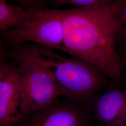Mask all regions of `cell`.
<instances>
[{
  "mask_svg": "<svg viewBox=\"0 0 126 126\" xmlns=\"http://www.w3.org/2000/svg\"><path fill=\"white\" fill-rule=\"evenodd\" d=\"M126 0L63 10L62 51L94 65L113 82L123 80L124 70L117 50L123 26L119 14Z\"/></svg>",
  "mask_w": 126,
  "mask_h": 126,
  "instance_id": "cell-1",
  "label": "cell"
},
{
  "mask_svg": "<svg viewBox=\"0 0 126 126\" xmlns=\"http://www.w3.org/2000/svg\"><path fill=\"white\" fill-rule=\"evenodd\" d=\"M13 47L45 68L61 88L63 96L74 101L90 108L95 97L108 86V77L84 60L64 57L44 45L24 44Z\"/></svg>",
  "mask_w": 126,
  "mask_h": 126,
  "instance_id": "cell-2",
  "label": "cell"
},
{
  "mask_svg": "<svg viewBox=\"0 0 126 126\" xmlns=\"http://www.w3.org/2000/svg\"><path fill=\"white\" fill-rule=\"evenodd\" d=\"M1 55L14 61L22 81L28 115L63 96L62 90L45 68L14 47L1 50Z\"/></svg>",
  "mask_w": 126,
  "mask_h": 126,
  "instance_id": "cell-3",
  "label": "cell"
},
{
  "mask_svg": "<svg viewBox=\"0 0 126 126\" xmlns=\"http://www.w3.org/2000/svg\"><path fill=\"white\" fill-rule=\"evenodd\" d=\"M29 16L22 25L2 32L3 41L15 46L31 42L62 51L64 36L63 10L31 7Z\"/></svg>",
  "mask_w": 126,
  "mask_h": 126,
  "instance_id": "cell-4",
  "label": "cell"
},
{
  "mask_svg": "<svg viewBox=\"0 0 126 126\" xmlns=\"http://www.w3.org/2000/svg\"><path fill=\"white\" fill-rule=\"evenodd\" d=\"M28 116L23 85L16 63L1 55L0 126H15Z\"/></svg>",
  "mask_w": 126,
  "mask_h": 126,
  "instance_id": "cell-5",
  "label": "cell"
},
{
  "mask_svg": "<svg viewBox=\"0 0 126 126\" xmlns=\"http://www.w3.org/2000/svg\"><path fill=\"white\" fill-rule=\"evenodd\" d=\"M64 98L31 114L24 126H89L90 107Z\"/></svg>",
  "mask_w": 126,
  "mask_h": 126,
  "instance_id": "cell-6",
  "label": "cell"
},
{
  "mask_svg": "<svg viewBox=\"0 0 126 126\" xmlns=\"http://www.w3.org/2000/svg\"><path fill=\"white\" fill-rule=\"evenodd\" d=\"M90 109L103 126H126V89L107 87L95 97Z\"/></svg>",
  "mask_w": 126,
  "mask_h": 126,
  "instance_id": "cell-7",
  "label": "cell"
},
{
  "mask_svg": "<svg viewBox=\"0 0 126 126\" xmlns=\"http://www.w3.org/2000/svg\"><path fill=\"white\" fill-rule=\"evenodd\" d=\"M29 16L28 9L10 4L6 0H0V29L9 32L22 25Z\"/></svg>",
  "mask_w": 126,
  "mask_h": 126,
  "instance_id": "cell-8",
  "label": "cell"
},
{
  "mask_svg": "<svg viewBox=\"0 0 126 126\" xmlns=\"http://www.w3.org/2000/svg\"><path fill=\"white\" fill-rule=\"evenodd\" d=\"M112 0H53L57 5H70L77 7H84L101 4L108 2Z\"/></svg>",
  "mask_w": 126,
  "mask_h": 126,
  "instance_id": "cell-9",
  "label": "cell"
},
{
  "mask_svg": "<svg viewBox=\"0 0 126 126\" xmlns=\"http://www.w3.org/2000/svg\"><path fill=\"white\" fill-rule=\"evenodd\" d=\"M119 46L120 49L118 51L121 56L124 69L126 68V26H124L118 41L117 46Z\"/></svg>",
  "mask_w": 126,
  "mask_h": 126,
  "instance_id": "cell-10",
  "label": "cell"
},
{
  "mask_svg": "<svg viewBox=\"0 0 126 126\" xmlns=\"http://www.w3.org/2000/svg\"><path fill=\"white\" fill-rule=\"evenodd\" d=\"M119 20L122 25L124 26L126 24V2L120 11Z\"/></svg>",
  "mask_w": 126,
  "mask_h": 126,
  "instance_id": "cell-11",
  "label": "cell"
},
{
  "mask_svg": "<svg viewBox=\"0 0 126 126\" xmlns=\"http://www.w3.org/2000/svg\"><path fill=\"white\" fill-rule=\"evenodd\" d=\"M21 4L25 6H32L35 5L40 0H16Z\"/></svg>",
  "mask_w": 126,
  "mask_h": 126,
  "instance_id": "cell-12",
  "label": "cell"
},
{
  "mask_svg": "<svg viewBox=\"0 0 126 126\" xmlns=\"http://www.w3.org/2000/svg\"></svg>",
  "mask_w": 126,
  "mask_h": 126,
  "instance_id": "cell-13",
  "label": "cell"
}]
</instances>
